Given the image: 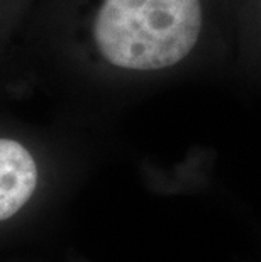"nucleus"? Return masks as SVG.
Listing matches in <instances>:
<instances>
[{
    "instance_id": "nucleus-1",
    "label": "nucleus",
    "mask_w": 261,
    "mask_h": 262,
    "mask_svg": "<svg viewBox=\"0 0 261 262\" xmlns=\"http://www.w3.org/2000/svg\"><path fill=\"white\" fill-rule=\"evenodd\" d=\"M80 29L93 63L129 81L231 80L227 0H88Z\"/></svg>"
},
{
    "instance_id": "nucleus-2",
    "label": "nucleus",
    "mask_w": 261,
    "mask_h": 262,
    "mask_svg": "<svg viewBox=\"0 0 261 262\" xmlns=\"http://www.w3.org/2000/svg\"><path fill=\"white\" fill-rule=\"evenodd\" d=\"M234 42L231 83L261 95V0H227Z\"/></svg>"
},
{
    "instance_id": "nucleus-3",
    "label": "nucleus",
    "mask_w": 261,
    "mask_h": 262,
    "mask_svg": "<svg viewBox=\"0 0 261 262\" xmlns=\"http://www.w3.org/2000/svg\"><path fill=\"white\" fill-rule=\"evenodd\" d=\"M37 186L32 154L12 139H0V222L14 216Z\"/></svg>"
}]
</instances>
